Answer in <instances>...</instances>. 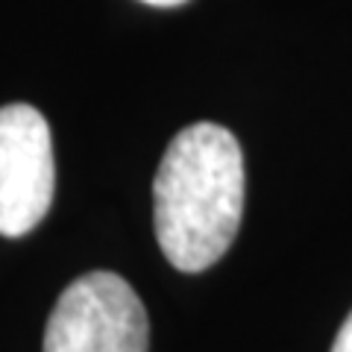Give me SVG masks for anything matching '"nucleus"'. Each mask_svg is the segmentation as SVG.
<instances>
[{
	"label": "nucleus",
	"mask_w": 352,
	"mask_h": 352,
	"mask_svg": "<svg viewBox=\"0 0 352 352\" xmlns=\"http://www.w3.org/2000/svg\"><path fill=\"white\" fill-rule=\"evenodd\" d=\"M244 153L226 126L200 120L170 141L153 179V226L176 270L200 273L226 256L244 214Z\"/></svg>",
	"instance_id": "obj_1"
},
{
	"label": "nucleus",
	"mask_w": 352,
	"mask_h": 352,
	"mask_svg": "<svg viewBox=\"0 0 352 352\" xmlns=\"http://www.w3.org/2000/svg\"><path fill=\"white\" fill-rule=\"evenodd\" d=\"M150 320L135 288L94 270L62 291L44 329V352H147Z\"/></svg>",
	"instance_id": "obj_2"
},
{
	"label": "nucleus",
	"mask_w": 352,
	"mask_h": 352,
	"mask_svg": "<svg viewBox=\"0 0 352 352\" xmlns=\"http://www.w3.org/2000/svg\"><path fill=\"white\" fill-rule=\"evenodd\" d=\"M56 162L50 126L38 109L9 103L0 109V235L32 232L53 203Z\"/></svg>",
	"instance_id": "obj_3"
},
{
	"label": "nucleus",
	"mask_w": 352,
	"mask_h": 352,
	"mask_svg": "<svg viewBox=\"0 0 352 352\" xmlns=\"http://www.w3.org/2000/svg\"><path fill=\"white\" fill-rule=\"evenodd\" d=\"M332 352H352V311L344 320V326H340V332H338L335 344H332Z\"/></svg>",
	"instance_id": "obj_4"
},
{
	"label": "nucleus",
	"mask_w": 352,
	"mask_h": 352,
	"mask_svg": "<svg viewBox=\"0 0 352 352\" xmlns=\"http://www.w3.org/2000/svg\"><path fill=\"white\" fill-rule=\"evenodd\" d=\"M141 3H150V6H179L185 0H141Z\"/></svg>",
	"instance_id": "obj_5"
}]
</instances>
